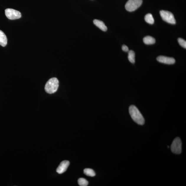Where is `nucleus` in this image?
<instances>
[{
	"mask_svg": "<svg viewBox=\"0 0 186 186\" xmlns=\"http://www.w3.org/2000/svg\"><path fill=\"white\" fill-rule=\"evenodd\" d=\"M129 112L133 120L140 125H143L145 120L143 116L138 109L134 105H131L129 107Z\"/></svg>",
	"mask_w": 186,
	"mask_h": 186,
	"instance_id": "1",
	"label": "nucleus"
},
{
	"mask_svg": "<svg viewBox=\"0 0 186 186\" xmlns=\"http://www.w3.org/2000/svg\"><path fill=\"white\" fill-rule=\"evenodd\" d=\"M59 82L57 78L50 79L45 85V89L49 94H53L56 92L59 87Z\"/></svg>",
	"mask_w": 186,
	"mask_h": 186,
	"instance_id": "2",
	"label": "nucleus"
},
{
	"mask_svg": "<svg viewBox=\"0 0 186 186\" xmlns=\"http://www.w3.org/2000/svg\"><path fill=\"white\" fill-rule=\"evenodd\" d=\"M142 2V0H129L125 4V9L128 12L135 11L141 5Z\"/></svg>",
	"mask_w": 186,
	"mask_h": 186,
	"instance_id": "3",
	"label": "nucleus"
},
{
	"mask_svg": "<svg viewBox=\"0 0 186 186\" xmlns=\"http://www.w3.org/2000/svg\"><path fill=\"white\" fill-rule=\"evenodd\" d=\"M160 14L162 19L165 22L171 24H175L176 20L172 12L166 10H162Z\"/></svg>",
	"mask_w": 186,
	"mask_h": 186,
	"instance_id": "4",
	"label": "nucleus"
},
{
	"mask_svg": "<svg viewBox=\"0 0 186 186\" xmlns=\"http://www.w3.org/2000/svg\"><path fill=\"white\" fill-rule=\"evenodd\" d=\"M182 143L180 138H176L173 140L171 146L172 151L175 154H180L182 152Z\"/></svg>",
	"mask_w": 186,
	"mask_h": 186,
	"instance_id": "5",
	"label": "nucleus"
},
{
	"mask_svg": "<svg viewBox=\"0 0 186 186\" xmlns=\"http://www.w3.org/2000/svg\"><path fill=\"white\" fill-rule=\"evenodd\" d=\"M5 15L10 20H15L19 19L22 17V14L19 12L10 8H8L5 10Z\"/></svg>",
	"mask_w": 186,
	"mask_h": 186,
	"instance_id": "6",
	"label": "nucleus"
},
{
	"mask_svg": "<svg viewBox=\"0 0 186 186\" xmlns=\"http://www.w3.org/2000/svg\"><path fill=\"white\" fill-rule=\"evenodd\" d=\"M157 61L160 62V63L168 64V65H172L175 63V61L174 58L164 56H159L156 58Z\"/></svg>",
	"mask_w": 186,
	"mask_h": 186,
	"instance_id": "7",
	"label": "nucleus"
},
{
	"mask_svg": "<svg viewBox=\"0 0 186 186\" xmlns=\"http://www.w3.org/2000/svg\"><path fill=\"white\" fill-rule=\"evenodd\" d=\"M70 162L69 161L65 160L61 163L56 169L57 172L61 174L65 172L69 167Z\"/></svg>",
	"mask_w": 186,
	"mask_h": 186,
	"instance_id": "8",
	"label": "nucleus"
},
{
	"mask_svg": "<svg viewBox=\"0 0 186 186\" xmlns=\"http://www.w3.org/2000/svg\"><path fill=\"white\" fill-rule=\"evenodd\" d=\"M94 24L101 30L104 32H106L107 30V28L105 25L104 23L102 21L97 19H94L93 21Z\"/></svg>",
	"mask_w": 186,
	"mask_h": 186,
	"instance_id": "9",
	"label": "nucleus"
},
{
	"mask_svg": "<svg viewBox=\"0 0 186 186\" xmlns=\"http://www.w3.org/2000/svg\"><path fill=\"white\" fill-rule=\"evenodd\" d=\"M7 39L4 33L0 30V45L3 47H5L7 45Z\"/></svg>",
	"mask_w": 186,
	"mask_h": 186,
	"instance_id": "10",
	"label": "nucleus"
},
{
	"mask_svg": "<svg viewBox=\"0 0 186 186\" xmlns=\"http://www.w3.org/2000/svg\"><path fill=\"white\" fill-rule=\"evenodd\" d=\"M143 41L144 43L146 45L154 44L156 43V40L153 37L147 36L145 37L143 39Z\"/></svg>",
	"mask_w": 186,
	"mask_h": 186,
	"instance_id": "11",
	"label": "nucleus"
},
{
	"mask_svg": "<svg viewBox=\"0 0 186 186\" xmlns=\"http://www.w3.org/2000/svg\"><path fill=\"white\" fill-rule=\"evenodd\" d=\"M128 52V59L129 61L132 63L135 62V53L132 50L129 51Z\"/></svg>",
	"mask_w": 186,
	"mask_h": 186,
	"instance_id": "12",
	"label": "nucleus"
},
{
	"mask_svg": "<svg viewBox=\"0 0 186 186\" xmlns=\"http://www.w3.org/2000/svg\"><path fill=\"white\" fill-rule=\"evenodd\" d=\"M145 20L148 23L150 24H154V20L151 14H148L145 16Z\"/></svg>",
	"mask_w": 186,
	"mask_h": 186,
	"instance_id": "13",
	"label": "nucleus"
},
{
	"mask_svg": "<svg viewBox=\"0 0 186 186\" xmlns=\"http://www.w3.org/2000/svg\"><path fill=\"white\" fill-rule=\"evenodd\" d=\"M85 174L89 177H93L96 175V173L92 169L87 168L84 169V171Z\"/></svg>",
	"mask_w": 186,
	"mask_h": 186,
	"instance_id": "14",
	"label": "nucleus"
},
{
	"mask_svg": "<svg viewBox=\"0 0 186 186\" xmlns=\"http://www.w3.org/2000/svg\"><path fill=\"white\" fill-rule=\"evenodd\" d=\"M78 183L80 186H87L88 185V182L86 179L81 178L78 180Z\"/></svg>",
	"mask_w": 186,
	"mask_h": 186,
	"instance_id": "15",
	"label": "nucleus"
},
{
	"mask_svg": "<svg viewBox=\"0 0 186 186\" xmlns=\"http://www.w3.org/2000/svg\"><path fill=\"white\" fill-rule=\"evenodd\" d=\"M178 41L179 44L181 45L182 47L186 49V41L183 39L182 38H179L178 39Z\"/></svg>",
	"mask_w": 186,
	"mask_h": 186,
	"instance_id": "16",
	"label": "nucleus"
},
{
	"mask_svg": "<svg viewBox=\"0 0 186 186\" xmlns=\"http://www.w3.org/2000/svg\"><path fill=\"white\" fill-rule=\"evenodd\" d=\"M122 50L124 51L127 52L129 51V48L128 47L125 45H123L122 47Z\"/></svg>",
	"mask_w": 186,
	"mask_h": 186,
	"instance_id": "17",
	"label": "nucleus"
}]
</instances>
